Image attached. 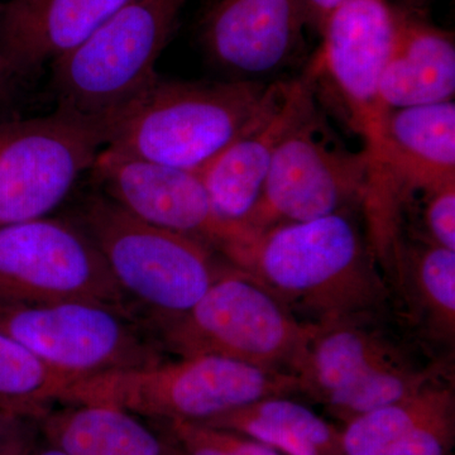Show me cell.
Here are the masks:
<instances>
[{"instance_id": "cell-1", "label": "cell", "mask_w": 455, "mask_h": 455, "mask_svg": "<svg viewBox=\"0 0 455 455\" xmlns=\"http://www.w3.org/2000/svg\"><path fill=\"white\" fill-rule=\"evenodd\" d=\"M229 263L317 325L353 320L387 293L372 253L343 212L256 233Z\"/></svg>"}, {"instance_id": "cell-2", "label": "cell", "mask_w": 455, "mask_h": 455, "mask_svg": "<svg viewBox=\"0 0 455 455\" xmlns=\"http://www.w3.org/2000/svg\"><path fill=\"white\" fill-rule=\"evenodd\" d=\"M280 82L158 77L119 119L106 148L200 172L259 121Z\"/></svg>"}, {"instance_id": "cell-3", "label": "cell", "mask_w": 455, "mask_h": 455, "mask_svg": "<svg viewBox=\"0 0 455 455\" xmlns=\"http://www.w3.org/2000/svg\"><path fill=\"white\" fill-rule=\"evenodd\" d=\"M66 218L94 242L145 323L187 313L230 265L196 239L146 223L98 190Z\"/></svg>"}, {"instance_id": "cell-4", "label": "cell", "mask_w": 455, "mask_h": 455, "mask_svg": "<svg viewBox=\"0 0 455 455\" xmlns=\"http://www.w3.org/2000/svg\"><path fill=\"white\" fill-rule=\"evenodd\" d=\"M295 391H301V385L293 373L218 355H193L76 379L66 388L61 405L116 406L160 423H205L263 398Z\"/></svg>"}, {"instance_id": "cell-5", "label": "cell", "mask_w": 455, "mask_h": 455, "mask_svg": "<svg viewBox=\"0 0 455 455\" xmlns=\"http://www.w3.org/2000/svg\"><path fill=\"white\" fill-rule=\"evenodd\" d=\"M188 0H128L52 68L57 110L112 122L154 85L156 64Z\"/></svg>"}, {"instance_id": "cell-6", "label": "cell", "mask_w": 455, "mask_h": 455, "mask_svg": "<svg viewBox=\"0 0 455 455\" xmlns=\"http://www.w3.org/2000/svg\"><path fill=\"white\" fill-rule=\"evenodd\" d=\"M164 350L179 357L218 355L292 373L317 324L299 322L262 284L228 265L205 295L181 315L145 323Z\"/></svg>"}, {"instance_id": "cell-7", "label": "cell", "mask_w": 455, "mask_h": 455, "mask_svg": "<svg viewBox=\"0 0 455 455\" xmlns=\"http://www.w3.org/2000/svg\"><path fill=\"white\" fill-rule=\"evenodd\" d=\"M0 331L73 382L164 359L140 316L99 302L0 305Z\"/></svg>"}, {"instance_id": "cell-8", "label": "cell", "mask_w": 455, "mask_h": 455, "mask_svg": "<svg viewBox=\"0 0 455 455\" xmlns=\"http://www.w3.org/2000/svg\"><path fill=\"white\" fill-rule=\"evenodd\" d=\"M112 122L55 110L4 123L0 137V227L46 218L94 166Z\"/></svg>"}, {"instance_id": "cell-9", "label": "cell", "mask_w": 455, "mask_h": 455, "mask_svg": "<svg viewBox=\"0 0 455 455\" xmlns=\"http://www.w3.org/2000/svg\"><path fill=\"white\" fill-rule=\"evenodd\" d=\"M92 301L136 310L89 235L68 218L0 227V305Z\"/></svg>"}, {"instance_id": "cell-10", "label": "cell", "mask_w": 455, "mask_h": 455, "mask_svg": "<svg viewBox=\"0 0 455 455\" xmlns=\"http://www.w3.org/2000/svg\"><path fill=\"white\" fill-rule=\"evenodd\" d=\"M368 157L362 203L374 253L390 260L397 250V220L407 197L455 182L454 101L392 109L379 146Z\"/></svg>"}, {"instance_id": "cell-11", "label": "cell", "mask_w": 455, "mask_h": 455, "mask_svg": "<svg viewBox=\"0 0 455 455\" xmlns=\"http://www.w3.org/2000/svg\"><path fill=\"white\" fill-rule=\"evenodd\" d=\"M370 157L350 152L315 106L296 123L275 152L259 203L243 226L260 233L343 212L366 193Z\"/></svg>"}, {"instance_id": "cell-12", "label": "cell", "mask_w": 455, "mask_h": 455, "mask_svg": "<svg viewBox=\"0 0 455 455\" xmlns=\"http://www.w3.org/2000/svg\"><path fill=\"white\" fill-rule=\"evenodd\" d=\"M396 27L391 0H348L323 18L322 44L307 66L314 83L333 90L368 152L379 146L391 112L382 100L381 80Z\"/></svg>"}, {"instance_id": "cell-13", "label": "cell", "mask_w": 455, "mask_h": 455, "mask_svg": "<svg viewBox=\"0 0 455 455\" xmlns=\"http://www.w3.org/2000/svg\"><path fill=\"white\" fill-rule=\"evenodd\" d=\"M293 374L301 391L322 400L346 424L427 385V374L353 320L317 325Z\"/></svg>"}, {"instance_id": "cell-14", "label": "cell", "mask_w": 455, "mask_h": 455, "mask_svg": "<svg viewBox=\"0 0 455 455\" xmlns=\"http://www.w3.org/2000/svg\"><path fill=\"white\" fill-rule=\"evenodd\" d=\"M89 173L95 190L125 212L152 226L196 239L227 262L252 236L242 224L221 217L199 173L193 171L104 148Z\"/></svg>"}, {"instance_id": "cell-15", "label": "cell", "mask_w": 455, "mask_h": 455, "mask_svg": "<svg viewBox=\"0 0 455 455\" xmlns=\"http://www.w3.org/2000/svg\"><path fill=\"white\" fill-rule=\"evenodd\" d=\"M317 23L307 0H215L202 23L209 59L228 73L262 76L295 64Z\"/></svg>"}, {"instance_id": "cell-16", "label": "cell", "mask_w": 455, "mask_h": 455, "mask_svg": "<svg viewBox=\"0 0 455 455\" xmlns=\"http://www.w3.org/2000/svg\"><path fill=\"white\" fill-rule=\"evenodd\" d=\"M315 104V85L307 73L280 82L259 121L197 172L224 220L243 226L259 203L278 145Z\"/></svg>"}, {"instance_id": "cell-17", "label": "cell", "mask_w": 455, "mask_h": 455, "mask_svg": "<svg viewBox=\"0 0 455 455\" xmlns=\"http://www.w3.org/2000/svg\"><path fill=\"white\" fill-rule=\"evenodd\" d=\"M128 0H0V60L14 79L76 49Z\"/></svg>"}, {"instance_id": "cell-18", "label": "cell", "mask_w": 455, "mask_h": 455, "mask_svg": "<svg viewBox=\"0 0 455 455\" xmlns=\"http://www.w3.org/2000/svg\"><path fill=\"white\" fill-rule=\"evenodd\" d=\"M453 33L431 25L421 12L397 5L394 44L381 80L388 109L453 101Z\"/></svg>"}, {"instance_id": "cell-19", "label": "cell", "mask_w": 455, "mask_h": 455, "mask_svg": "<svg viewBox=\"0 0 455 455\" xmlns=\"http://www.w3.org/2000/svg\"><path fill=\"white\" fill-rule=\"evenodd\" d=\"M37 427L44 443L66 455H181L169 436L121 407L65 403Z\"/></svg>"}, {"instance_id": "cell-20", "label": "cell", "mask_w": 455, "mask_h": 455, "mask_svg": "<svg viewBox=\"0 0 455 455\" xmlns=\"http://www.w3.org/2000/svg\"><path fill=\"white\" fill-rule=\"evenodd\" d=\"M200 424L250 436L283 455H340V431L287 396L263 398Z\"/></svg>"}, {"instance_id": "cell-21", "label": "cell", "mask_w": 455, "mask_h": 455, "mask_svg": "<svg viewBox=\"0 0 455 455\" xmlns=\"http://www.w3.org/2000/svg\"><path fill=\"white\" fill-rule=\"evenodd\" d=\"M451 411V390L427 385L412 396L348 421L340 431V455H381L419 425Z\"/></svg>"}, {"instance_id": "cell-22", "label": "cell", "mask_w": 455, "mask_h": 455, "mask_svg": "<svg viewBox=\"0 0 455 455\" xmlns=\"http://www.w3.org/2000/svg\"><path fill=\"white\" fill-rule=\"evenodd\" d=\"M71 382L0 331V411L37 423L41 416L61 405Z\"/></svg>"}, {"instance_id": "cell-23", "label": "cell", "mask_w": 455, "mask_h": 455, "mask_svg": "<svg viewBox=\"0 0 455 455\" xmlns=\"http://www.w3.org/2000/svg\"><path fill=\"white\" fill-rule=\"evenodd\" d=\"M412 274L430 322L440 334L454 337L455 251L434 243L416 250Z\"/></svg>"}, {"instance_id": "cell-24", "label": "cell", "mask_w": 455, "mask_h": 455, "mask_svg": "<svg viewBox=\"0 0 455 455\" xmlns=\"http://www.w3.org/2000/svg\"><path fill=\"white\" fill-rule=\"evenodd\" d=\"M423 199L430 243L455 251V182L425 194Z\"/></svg>"}, {"instance_id": "cell-25", "label": "cell", "mask_w": 455, "mask_h": 455, "mask_svg": "<svg viewBox=\"0 0 455 455\" xmlns=\"http://www.w3.org/2000/svg\"><path fill=\"white\" fill-rule=\"evenodd\" d=\"M181 455H235L215 438L209 425L173 420L161 423Z\"/></svg>"}, {"instance_id": "cell-26", "label": "cell", "mask_w": 455, "mask_h": 455, "mask_svg": "<svg viewBox=\"0 0 455 455\" xmlns=\"http://www.w3.org/2000/svg\"><path fill=\"white\" fill-rule=\"evenodd\" d=\"M40 435L31 419L0 411V455H29L37 448Z\"/></svg>"}, {"instance_id": "cell-27", "label": "cell", "mask_w": 455, "mask_h": 455, "mask_svg": "<svg viewBox=\"0 0 455 455\" xmlns=\"http://www.w3.org/2000/svg\"><path fill=\"white\" fill-rule=\"evenodd\" d=\"M307 2L309 3L311 9L315 13L317 23L320 25V22H322L323 18L326 14L331 13L335 8L339 7V5L348 2V0H307ZM398 2H400V4L397 5H400V7L423 13L425 7H427L430 0H398Z\"/></svg>"}, {"instance_id": "cell-28", "label": "cell", "mask_w": 455, "mask_h": 455, "mask_svg": "<svg viewBox=\"0 0 455 455\" xmlns=\"http://www.w3.org/2000/svg\"><path fill=\"white\" fill-rule=\"evenodd\" d=\"M14 80L16 79H14L13 75L9 73L8 68H5V65L0 60V101L7 97L9 89L13 85Z\"/></svg>"}, {"instance_id": "cell-29", "label": "cell", "mask_w": 455, "mask_h": 455, "mask_svg": "<svg viewBox=\"0 0 455 455\" xmlns=\"http://www.w3.org/2000/svg\"><path fill=\"white\" fill-rule=\"evenodd\" d=\"M29 455H66L64 451H59V449L55 447H51V445L46 444L44 443V447H38L35 449Z\"/></svg>"}, {"instance_id": "cell-30", "label": "cell", "mask_w": 455, "mask_h": 455, "mask_svg": "<svg viewBox=\"0 0 455 455\" xmlns=\"http://www.w3.org/2000/svg\"><path fill=\"white\" fill-rule=\"evenodd\" d=\"M4 123L5 122L0 123V137H2L3 130H4Z\"/></svg>"}]
</instances>
